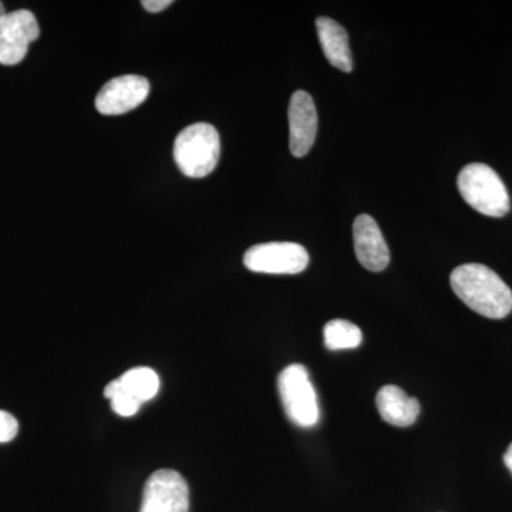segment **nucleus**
<instances>
[{"instance_id":"nucleus-1","label":"nucleus","mask_w":512,"mask_h":512,"mask_svg":"<svg viewBox=\"0 0 512 512\" xmlns=\"http://www.w3.org/2000/svg\"><path fill=\"white\" fill-rule=\"evenodd\" d=\"M451 288L468 308L490 319H503L512 311V291L493 269L466 264L454 269Z\"/></svg>"},{"instance_id":"nucleus-2","label":"nucleus","mask_w":512,"mask_h":512,"mask_svg":"<svg viewBox=\"0 0 512 512\" xmlns=\"http://www.w3.org/2000/svg\"><path fill=\"white\" fill-rule=\"evenodd\" d=\"M173 153L181 173L190 178L207 177L220 161V134L211 124H192L175 138Z\"/></svg>"},{"instance_id":"nucleus-3","label":"nucleus","mask_w":512,"mask_h":512,"mask_svg":"<svg viewBox=\"0 0 512 512\" xmlns=\"http://www.w3.org/2000/svg\"><path fill=\"white\" fill-rule=\"evenodd\" d=\"M457 187L464 201L480 214L501 218L510 211L507 187L490 165H466L458 174Z\"/></svg>"},{"instance_id":"nucleus-4","label":"nucleus","mask_w":512,"mask_h":512,"mask_svg":"<svg viewBox=\"0 0 512 512\" xmlns=\"http://www.w3.org/2000/svg\"><path fill=\"white\" fill-rule=\"evenodd\" d=\"M278 390L285 412L292 423L303 429L318 424V396L305 366L285 367L278 377Z\"/></svg>"},{"instance_id":"nucleus-5","label":"nucleus","mask_w":512,"mask_h":512,"mask_svg":"<svg viewBox=\"0 0 512 512\" xmlns=\"http://www.w3.org/2000/svg\"><path fill=\"white\" fill-rule=\"evenodd\" d=\"M249 271L269 275H296L309 265V254L295 242H268L249 248L244 255Z\"/></svg>"},{"instance_id":"nucleus-6","label":"nucleus","mask_w":512,"mask_h":512,"mask_svg":"<svg viewBox=\"0 0 512 512\" xmlns=\"http://www.w3.org/2000/svg\"><path fill=\"white\" fill-rule=\"evenodd\" d=\"M190 490L187 481L174 470H158L144 487L140 512H188Z\"/></svg>"},{"instance_id":"nucleus-7","label":"nucleus","mask_w":512,"mask_h":512,"mask_svg":"<svg viewBox=\"0 0 512 512\" xmlns=\"http://www.w3.org/2000/svg\"><path fill=\"white\" fill-rule=\"evenodd\" d=\"M40 35L39 23L28 9L6 13L0 19V64L15 66L28 55L30 43Z\"/></svg>"},{"instance_id":"nucleus-8","label":"nucleus","mask_w":512,"mask_h":512,"mask_svg":"<svg viewBox=\"0 0 512 512\" xmlns=\"http://www.w3.org/2000/svg\"><path fill=\"white\" fill-rule=\"evenodd\" d=\"M150 83L146 77L126 74L101 87L96 97V109L104 116H120L137 109L147 100Z\"/></svg>"},{"instance_id":"nucleus-9","label":"nucleus","mask_w":512,"mask_h":512,"mask_svg":"<svg viewBox=\"0 0 512 512\" xmlns=\"http://www.w3.org/2000/svg\"><path fill=\"white\" fill-rule=\"evenodd\" d=\"M288 119L291 153L295 157H305L318 134V113L311 94L303 90L292 94Z\"/></svg>"},{"instance_id":"nucleus-10","label":"nucleus","mask_w":512,"mask_h":512,"mask_svg":"<svg viewBox=\"0 0 512 512\" xmlns=\"http://www.w3.org/2000/svg\"><path fill=\"white\" fill-rule=\"evenodd\" d=\"M353 242L360 264L367 271L382 272L390 262V251L379 225L370 215L362 214L353 224Z\"/></svg>"},{"instance_id":"nucleus-11","label":"nucleus","mask_w":512,"mask_h":512,"mask_svg":"<svg viewBox=\"0 0 512 512\" xmlns=\"http://www.w3.org/2000/svg\"><path fill=\"white\" fill-rule=\"evenodd\" d=\"M380 416L394 427H409L420 414L419 400L407 396L400 387L384 386L376 396Z\"/></svg>"},{"instance_id":"nucleus-12","label":"nucleus","mask_w":512,"mask_h":512,"mask_svg":"<svg viewBox=\"0 0 512 512\" xmlns=\"http://www.w3.org/2000/svg\"><path fill=\"white\" fill-rule=\"evenodd\" d=\"M316 30H318L320 46L329 63L342 72H352V52H350L349 36L345 28L336 20L322 16L316 19Z\"/></svg>"},{"instance_id":"nucleus-13","label":"nucleus","mask_w":512,"mask_h":512,"mask_svg":"<svg viewBox=\"0 0 512 512\" xmlns=\"http://www.w3.org/2000/svg\"><path fill=\"white\" fill-rule=\"evenodd\" d=\"M120 389L138 403L153 400L160 390V377L150 367H134L117 379Z\"/></svg>"},{"instance_id":"nucleus-14","label":"nucleus","mask_w":512,"mask_h":512,"mask_svg":"<svg viewBox=\"0 0 512 512\" xmlns=\"http://www.w3.org/2000/svg\"><path fill=\"white\" fill-rule=\"evenodd\" d=\"M325 346L330 350L356 349L363 340L362 330L349 320L335 319L323 329Z\"/></svg>"},{"instance_id":"nucleus-15","label":"nucleus","mask_w":512,"mask_h":512,"mask_svg":"<svg viewBox=\"0 0 512 512\" xmlns=\"http://www.w3.org/2000/svg\"><path fill=\"white\" fill-rule=\"evenodd\" d=\"M104 396L110 400L113 412L119 414L121 417L134 416V414H137L138 410H140L141 403H138L136 399L124 393L123 390L120 389L117 380H113V382L107 384L106 389H104Z\"/></svg>"},{"instance_id":"nucleus-16","label":"nucleus","mask_w":512,"mask_h":512,"mask_svg":"<svg viewBox=\"0 0 512 512\" xmlns=\"http://www.w3.org/2000/svg\"><path fill=\"white\" fill-rule=\"evenodd\" d=\"M18 433V420L5 410H0V443H9L18 436Z\"/></svg>"},{"instance_id":"nucleus-17","label":"nucleus","mask_w":512,"mask_h":512,"mask_svg":"<svg viewBox=\"0 0 512 512\" xmlns=\"http://www.w3.org/2000/svg\"><path fill=\"white\" fill-rule=\"evenodd\" d=\"M141 5H143L147 12L158 13L173 5V0H143Z\"/></svg>"},{"instance_id":"nucleus-18","label":"nucleus","mask_w":512,"mask_h":512,"mask_svg":"<svg viewBox=\"0 0 512 512\" xmlns=\"http://www.w3.org/2000/svg\"><path fill=\"white\" fill-rule=\"evenodd\" d=\"M504 464L505 466H507L508 470H510L512 474V443L510 444V447H508V450L505 451Z\"/></svg>"},{"instance_id":"nucleus-19","label":"nucleus","mask_w":512,"mask_h":512,"mask_svg":"<svg viewBox=\"0 0 512 512\" xmlns=\"http://www.w3.org/2000/svg\"><path fill=\"white\" fill-rule=\"evenodd\" d=\"M6 15V10H5V6H3V3L0 2V19L3 18V16Z\"/></svg>"}]
</instances>
